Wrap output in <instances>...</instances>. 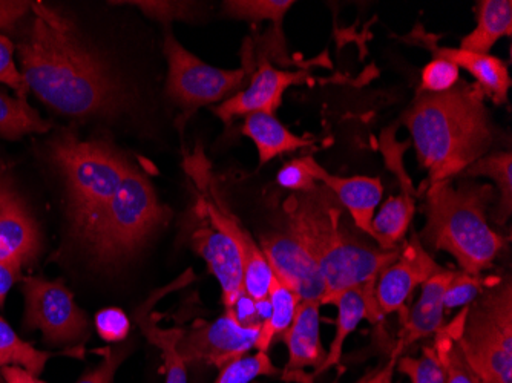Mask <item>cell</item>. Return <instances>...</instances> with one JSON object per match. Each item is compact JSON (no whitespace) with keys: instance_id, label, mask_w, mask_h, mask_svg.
<instances>
[{"instance_id":"7bdbcfd3","label":"cell","mask_w":512,"mask_h":383,"mask_svg":"<svg viewBox=\"0 0 512 383\" xmlns=\"http://www.w3.org/2000/svg\"><path fill=\"white\" fill-rule=\"evenodd\" d=\"M20 276H22V267L0 262V310L4 308L8 292L19 281Z\"/></svg>"},{"instance_id":"603a6c76","label":"cell","mask_w":512,"mask_h":383,"mask_svg":"<svg viewBox=\"0 0 512 383\" xmlns=\"http://www.w3.org/2000/svg\"><path fill=\"white\" fill-rule=\"evenodd\" d=\"M430 46L434 56L450 60L459 68L467 69L476 79V85L482 89L485 97H490L497 105H505L511 88V77L503 60L491 54L471 53L462 48H439L434 43L428 45V48Z\"/></svg>"},{"instance_id":"4fadbf2b","label":"cell","mask_w":512,"mask_h":383,"mask_svg":"<svg viewBox=\"0 0 512 383\" xmlns=\"http://www.w3.org/2000/svg\"><path fill=\"white\" fill-rule=\"evenodd\" d=\"M433 256L425 250L417 235L401 247L398 259L391 262L379 273L375 284V301L382 316L390 313H402L405 302L410 298L417 285L424 284L437 270Z\"/></svg>"},{"instance_id":"d6a6232c","label":"cell","mask_w":512,"mask_h":383,"mask_svg":"<svg viewBox=\"0 0 512 383\" xmlns=\"http://www.w3.org/2000/svg\"><path fill=\"white\" fill-rule=\"evenodd\" d=\"M436 334L433 345L445 367V383H477L476 376L463 359L450 331L442 327Z\"/></svg>"},{"instance_id":"9c48e42d","label":"cell","mask_w":512,"mask_h":383,"mask_svg":"<svg viewBox=\"0 0 512 383\" xmlns=\"http://www.w3.org/2000/svg\"><path fill=\"white\" fill-rule=\"evenodd\" d=\"M23 295V324L28 330L42 331L46 344H77L89 338L88 316L62 279L27 278L23 282Z\"/></svg>"},{"instance_id":"277c9868","label":"cell","mask_w":512,"mask_h":383,"mask_svg":"<svg viewBox=\"0 0 512 383\" xmlns=\"http://www.w3.org/2000/svg\"><path fill=\"white\" fill-rule=\"evenodd\" d=\"M494 200L493 186L467 178L457 186L451 180L428 186L427 224L419 239L434 252L450 253L462 272L480 276L493 267L506 244L486 221V210Z\"/></svg>"},{"instance_id":"f6af8a7d","label":"cell","mask_w":512,"mask_h":383,"mask_svg":"<svg viewBox=\"0 0 512 383\" xmlns=\"http://www.w3.org/2000/svg\"><path fill=\"white\" fill-rule=\"evenodd\" d=\"M394 367H396V364H394V362L388 361V364L385 365V367L379 368V370L367 374V376L362 377V379L356 383H382L388 374H393Z\"/></svg>"},{"instance_id":"7a4b0ae2","label":"cell","mask_w":512,"mask_h":383,"mask_svg":"<svg viewBox=\"0 0 512 383\" xmlns=\"http://www.w3.org/2000/svg\"><path fill=\"white\" fill-rule=\"evenodd\" d=\"M404 122L428 172V186L462 175L494 145L485 94L471 83L459 82L440 94L417 92Z\"/></svg>"},{"instance_id":"5bb4252c","label":"cell","mask_w":512,"mask_h":383,"mask_svg":"<svg viewBox=\"0 0 512 383\" xmlns=\"http://www.w3.org/2000/svg\"><path fill=\"white\" fill-rule=\"evenodd\" d=\"M306 71H283L276 69L272 63L263 60L250 79L249 86L243 91L232 95L220 105L212 108L221 122L230 125L237 117H247L255 112L273 114L283 103L284 92L293 85L309 82Z\"/></svg>"},{"instance_id":"5b68a950","label":"cell","mask_w":512,"mask_h":383,"mask_svg":"<svg viewBox=\"0 0 512 383\" xmlns=\"http://www.w3.org/2000/svg\"><path fill=\"white\" fill-rule=\"evenodd\" d=\"M50 157L65 181L69 220L86 238L131 163L105 141L80 140L71 132L51 141Z\"/></svg>"},{"instance_id":"4dcf8cb0","label":"cell","mask_w":512,"mask_h":383,"mask_svg":"<svg viewBox=\"0 0 512 383\" xmlns=\"http://www.w3.org/2000/svg\"><path fill=\"white\" fill-rule=\"evenodd\" d=\"M281 373L273 365L269 354L258 351L253 356H244L221 368L214 383H250L258 377L276 376Z\"/></svg>"},{"instance_id":"f35d334b","label":"cell","mask_w":512,"mask_h":383,"mask_svg":"<svg viewBox=\"0 0 512 383\" xmlns=\"http://www.w3.org/2000/svg\"><path fill=\"white\" fill-rule=\"evenodd\" d=\"M96 328L106 342H120L128 336L131 322L119 308H105L96 315Z\"/></svg>"},{"instance_id":"ffe728a7","label":"cell","mask_w":512,"mask_h":383,"mask_svg":"<svg viewBox=\"0 0 512 383\" xmlns=\"http://www.w3.org/2000/svg\"><path fill=\"white\" fill-rule=\"evenodd\" d=\"M453 273L454 270L442 267L422 284L421 298L405 315L404 327L391 351V362L396 364L407 348L421 339L430 338L444 327V295Z\"/></svg>"},{"instance_id":"d590c367","label":"cell","mask_w":512,"mask_h":383,"mask_svg":"<svg viewBox=\"0 0 512 383\" xmlns=\"http://www.w3.org/2000/svg\"><path fill=\"white\" fill-rule=\"evenodd\" d=\"M278 184L284 189L293 190L295 194H307L318 187V181L313 178L309 167V155L295 158L283 166L278 172Z\"/></svg>"},{"instance_id":"9a60e30c","label":"cell","mask_w":512,"mask_h":383,"mask_svg":"<svg viewBox=\"0 0 512 383\" xmlns=\"http://www.w3.org/2000/svg\"><path fill=\"white\" fill-rule=\"evenodd\" d=\"M382 149H384L385 160L388 167L394 174L398 175L401 181V194L396 197H390L381 210L376 213L373 218V232L376 235V244L384 250H396L401 247L408 229H410L411 221H413L414 212H416V201H414L413 184L407 172L402 169V149L404 145H396V141H391L384 135L382 138Z\"/></svg>"},{"instance_id":"d4e9b609","label":"cell","mask_w":512,"mask_h":383,"mask_svg":"<svg viewBox=\"0 0 512 383\" xmlns=\"http://www.w3.org/2000/svg\"><path fill=\"white\" fill-rule=\"evenodd\" d=\"M511 0H480L477 4V27L460 40L462 50L490 54L497 40L511 37Z\"/></svg>"},{"instance_id":"4316f807","label":"cell","mask_w":512,"mask_h":383,"mask_svg":"<svg viewBox=\"0 0 512 383\" xmlns=\"http://www.w3.org/2000/svg\"><path fill=\"white\" fill-rule=\"evenodd\" d=\"M270 302V316L260 328L258 334V341L256 347L260 351L267 353L270 345L278 339L279 336H284L293 319H295L296 311H298L301 299L286 287L283 282L273 276L272 285L269 290Z\"/></svg>"},{"instance_id":"e0dca14e","label":"cell","mask_w":512,"mask_h":383,"mask_svg":"<svg viewBox=\"0 0 512 383\" xmlns=\"http://www.w3.org/2000/svg\"><path fill=\"white\" fill-rule=\"evenodd\" d=\"M200 209L203 210L209 224L229 236L240 249L243 258L244 293L255 301L269 298L273 272L263 250L252 235L221 204H214L211 200L203 198L200 201Z\"/></svg>"},{"instance_id":"1f68e13d","label":"cell","mask_w":512,"mask_h":383,"mask_svg":"<svg viewBox=\"0 0 512 383\" xmlns=\"http://www.w3.org/2000/svg\"><path fill=\"white\" fill-rule=\"evenodd\" d=\"M399 373L408 376L411 383H445V367L434 345L424 347L419 357H399L396 362Z\"/></svg>"},{"instance_id":"60d3db41","label":"cell","mask_w":512,"mask_h":383,"mask_svg":"<svg viewBox=\"0 0 512 383\" xmlns=\"http://www.w3.org/2000/svg\"><path fill=\"white\" fill-rule=\"evenodd\" d=\"M33 10V2L0 0V30H13Z\"/></svg>"},{"instance_id":"836d02e7","label":"cell","mask_w":512,"mask_h":383,"mask_svg":"<svg viewBox=\"0 0 512 383\" xmlns=\"http://www.w3.org/2000/svg\"><path fill=\"white\" fill-rule=\"evenodd\" d=\"M497 281L499 279H483L480 276L462 272V270L454 272L453 278L450 279L447 290H445V311L473 304L488 287L496 284Z\"/></svg>"},{"instance_id":"f546056e","label":"cell","mask_w":512,"mask_h":383,"mask_svg":"<svg viewBox=\"0 0 512 383\" xmlns=\"http://www.w3.org/2000/svg\"><path fill=\"white\" fill-rule=\"evenodd\" d=\"M295 5L293 0H227L224 13L232 19L260 23L270 20L281 27L287 11Z\"/></svg>"},{"instance_id":"6da1fadb","label":"cell","mask_w":512,"mask_h":383,"mask_svg":"<svg viewBox=\"0 0 512 383\" xmlns=\"http://www.w3.org/2000/svg\"><path fill=\"white\" fill-rule=\"evenodd\" d=\"M19 43L20 73L40 102L59 114L85 118L111 114L122 88L111 69L83 42L74 23L42 2Z\"/></svg>"},{"instance_id":"2e32d148","label":"cell","mask_w":512,"mask_h":383,"mask_svg":"<svg viewBox=\"0 0 512 383\" xmlns=\"http://www.w3.org/2000/svg\"><path fill=\"white\" fill-rule=\"evenodd\" d=\"M321 305H336L338 308L335 339L327 350L324 362L316 370H313V373L299 374L292 382L315 383V379H318L325 371L332 370L333 367L341 364L345 341L358 328L359 322L364 319L378 322L382 318V313L375 301V284L344 290L338 295L322 299Z\"/></svg>"},{"instance_id":"44dd1931","label":"cell","mask_w":512,"mask_h":383,"mask_svg":"<svg viewBox=\"0 0 512 383\" xmlns=\"http://www.w3.org/2000/svg\"><path fill=\"white\" fill-rule=\"evenodd\" d=\"M321 302L302 301L296 311L295 319L283 339L289 350V362L281 376L287 382L293 377L304 374L306 368H316L324 362L327 351L321 342Z\"/></svg>"},{"instance_id":"30bf717a","label":"cell","mask_w":512,"mask_h":383,"mask_svg":"<svg viewBox=\"0 0 512 383\" xmlns=\"http://www.w3.org/2000/svg\"><path fill=\"white\" fill-rule=\"evenodd\" d=\"M260 328H246L235 319L234 313L226 310L223 316L212 322L195 325L184 330L178 353L188 364L203 362L217 368L246 356L256 347Z\"/></svg>"},{"instance_id":"ab89813d","label":"cell","mask_w":512,"mask_h":383,"mask_svg":"<svg viewBox=\"0 0 512 383\" xmlns=\"http://www.w3.org/2000/svg\"><path fill=\"white\" fill-rule=\"evenodd\" d=\"M128 347L108 348L103 353L99 367L85 374L77 383H114L115 373L128 356Z\"/></svg>"},{"instance_id":"ba28073f","label":"cell","mask_w":512,"mask_h":383,"mask_svg":"<svg viewBox=\"0 0 512 383\" xmlns=\"http://www.w3.org/2000/svg\"><path fill=\"white\" fill-rule=\"evenodd\" d=\"M163 53L168 60L169 97L183 109L184 120L212 103L230 99L246 80V69H220L201 62L166 31Z\"/></svg>"},{"instance_id":"7c38bea8","label":"cell","mask_w":512,"mask_h":383,"mask_svg":"<svg viewBox=\"0 0 512 383\" xmlns=\"http://www.w3.org/2000/svg\"><path fill=\"white\" fill-rule=\"evenodd\" d=\"M42 249L39 226L13 180L0 171V262L30 266Z\"/></svg>"},{"instance_id":"b9f144b4","label":"cell","mask_w":512,"mask_h":383,"mask_svg":"<svg viewBox=\"0 0 512 383\" xmlns=\"http://www.w3.org/2000/svg\"><path fill=\"white\" fill-rule=\"evenodd\" d=\"M234 313L235 319L246 328H261L263 321L258 315V307H256L255 299L243 293L235 302L234 307L227 308Z\"/></svg>"},{"instance_id":"cb8c5ba5","label":"cell","mask_w":512,"mask_h":383,"mask_svg":"<svg viewBox=\"0 0 512 383\" xmlns=\"http://www.w3.org/2000/svg\"><path fill=\"white\" fill-rule=\"evenodd\" d=\"M241 132L255 143L258 157H260V166H264L267 161L273 160L278 155L309 148L315 143V140L310 137L292 134L275 115L266 114V112L247 115Z\"/></svg>"},{"instance_id":"484cf974","label":"cell","mask_w":512,"mask_h":383,"mask_svg":"<svg viewBox=\"0 0 512 383\" xmlns=\"http://www.w3.org/2000/svg\"><path fill=\"white\" fill-rule=\"evenodd\" d=\"M463 177H490L496 181L499 189V203L493 213V221L503 226L512 213V154L511 152H496L471 164Z\"/></svg>"},{"instance_id":"52a82bcc","label":"cell","mask_w":512,"mask_h":383,"mask_svg":"<svg viewBox=\"0 0 512 383\" xmlns=\"http://www.w3.org/2000/svg\"><path fill=\"white\" fill-rule=\"evenodd\" d=\"M172 217L145 174L131 167L86 236L97 261L112 266L134 255Z\"/></svg>"},{"instance_id":"8992f818","label":"cell","mask_w":512,"mask_h":383,"mask_svg":"<svg viewBox=\"0 0 512 383\" xmlns=\"http://www.w3.org/2000/svg\"><path fill=\"white\" fill-rule=\"evenodd\" d=\"M448 331L477 383H512V282L499 279L460 311Z\"/></svg>"},{"instance_id":"8d00e7d4","label":"cell","mask_w":512,"mask_h":383,"mask_svg":"<svg viewBox=\"0 0 512 383\" xmlns=\"http://www.w3.org/2000/svg\"><path fill=\"white\" fill-rule=\"evenodd\" d=\"M0 83L16 92L17 99L27 100L30 92L20 69L14 62V45L8 37L0 34Z\"/></svg>"},{"instance_id":"ac0fdd59","label":"cell","mask_w":512,"mask_h":383,"mask_svg":"<svg viewBox=\"0 0 512 383\" xmlns=\"http://www.w3.org/2000/svg\"><path fill=\"white\" fill-rule=\"evenodd\" d=\"M309 167L313 178L318 183L324 184L335 195L339 204L347 210L356 229L361 230L376 243V235L371 223L375 218L376 207L381 204L382 194H384L381 180L371 177H338V175L329 174L313 157H309Z\"/></svg>"},{"instance_id":"3957f363","label":"cell","mask_w":512,"mask_h":383,"mask_svg":"<svg viewBox=\"0 0 512 383\" xmlns=\"http://www.w3.org/2000/svg\"><path fill=\"white\" fill-rule=\"evenodd\" d=\"M327 187L295 194L286 206L287 229L301 241L321 270L324 298L376 284L379 273L398 259L401 247L384 250L344 227L341 204Z\"/></svg>"},{"instance_id":"e575fe53","label":"cell","mask_w":512,"mask_h":383,"mask_svg":"<svg viewBox=\"0 0 512 383\" xmlns=\"http://www.w3.org/2000/svg\"><path fill=\"white\" fill-rule=\"evenodd\" d=\"M460 82V68L456 63L442 57L434 56L422 69L421 88L419 92L440 94L453 89Z\"/></svg>"},{"instance_id":"d6986e66","label":"cell","mask_w":512,"mask_h":383,"mask_svg":"<svg viewBox=\"0 0 512 383\" xmlns=\"http://www.w3.org/2000/svg\"><path fill=\"white\" fill-rule=\"evenodd\" d=\"M192 244L221 285L224 307H234L244 293L243 258L237 244L211 224L195 230Z\"/></svg>"},{"instance_id":"74e56055","label":"cell","mask_w":512,"mask_h":383,"mask_svg":"<svg viewBox=\"0 0 512 383\" xmlns=\"http://www.w3.org/2000/svg\"><path fill=\"white\" fill-rule=\"evenodd\" d=\"M134 7L140 8L146 16L151 19L160 20V22L168 23L174 20H191L195 16V4L191 2H128Z\"/></svg>"},{"instance_id":"ee69618b","label":"cell","mask_w":512,"mask_h":383,"mask_svg":"<svg viewBox=\"0 0 512 383\" xmlns=\"http://www.w3.org/2000/svg\"><path fill=\"white\" fill-rule=\"evenodd\" d=\"M0 373H2L5 383H45L39 377L20 367H5L0 370Z\"/></svg>"},{"instance_id":"f1b7e54d","label":"cell","mask_w":512,"mask_h":383,"mask_svg":"<svg viewBox=\"0 0 512 383\" xmlns=\"http://www.w3.org/2000/svg\"><path fill=\"white\" fill-rule=\"evenodd\" d=\"M51 353L40 351L20 339L4 318H0V370L20 367L39 377Z\"/></svg>"},{"instance_id":"bcb514c9","label":"cell","mask_w":512,"mask_h":383,"mask_svg":"<svg viewBox=\"0 0 512 383\" xmlns=\"http://www.w3.org/2000/svg\"><path fill=\"white\" fill-rule=\"evenodd\" d=\"M382 383H393V374H388V376L385 377L384 382Z\"/></svg>"},{"instance_id":"8fae6325","label":"cell","mask_w":512,"mask_h":383,"mask_svg":"<svg viewBox=\"0 0 512 383\" xmlns=\"http://www.w3.org/2000/svg\"><path fill=\"white\" fill-rule=\"evenodd\" d=\"M260 247L273 276L289 287L301 302L322 301L325 282L321 270L287 226L286 229L261 236Z\"/></svg>"},{"instance_id":"7402d4cb","label":"cell","mask_w":512,"mask_h":383,"mask_svg":"<svg viewBox=\"0 0 512 383\" xmlns=\"http://www.w3.org/2000/svg\"><path fill=\"white\" fill-rule=\"evenodd\" d=\"M194 273L192 270L184 273L183 276L172 282L171 285L165 289L155 292L142 307L137 308L135 311V321L138 327L142 328L143 334L146 339L151 342L155 347L160 348L161 354L165 357L166 368V382L165 383H188V370H186V362L183 357L178 353V342L183 336V328H160L152 322L151 310L158 299L163 298L166 293L174 292V290L181 289L184 285L194 281Z\"/></svg>"},{"instance_id":"83f0119b","label":"cell","mask_w":512,"mask_h":383,"mask_svg":"<svg viewBox=\"0 0 512 383\" xmlns=\"http://www.w3.org/2000/svg\"><path fill=\"white\" fill-rule=\"evenodd\" d=\"M51 125L40 117L27 100L0 92V137L19 140L23 135L43 134Z\"/></svg>"}]
</instances>
